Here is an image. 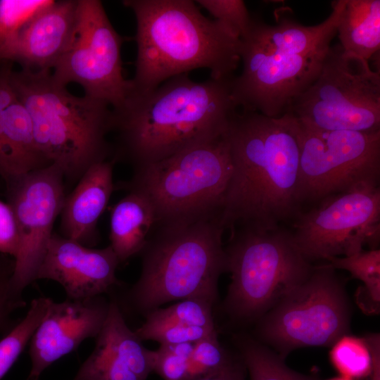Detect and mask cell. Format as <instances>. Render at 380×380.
<instances>
[{
    "label": "cell",
    "instance_id": "obj_1",
    "mask_svg": "<svg viewBox=\"0 0 380 380\" xmlns=\"http://www.w3.org/2000/svg\"><path fill=\"white\" fill-rule=\"evenodd\" d=\"M232 78L196 82L185 73L145 92L130 87L122 103L112 108V159L135 169L223 136L237 110Z\"/></svg>",
    "mask_w": 380,
    "mask_h": 380
},
{
    "label": "cell",
    "instance_id": "obj_2",
    "mask_svg": "<svg viewBox=\"0 0 380 380\" xmlns=\"http://www.w3.org/2000/svg\"><path fill=\"white\" fill-rule=\"evenodd\" d=\"M232 165L220 220L224 229L270 231L295 218L300 146L292 116L232 114L225 132Z\"/></svg>",
    "mask_w": 380,
    "mask_h": 380
},
{
    "label": "cell",
    "instance_id": "obj_3",
    "mask_svg": "<svg viewBox=\"0 0 380 380\" xmlns=\"http://www.w3.org/2000/svg\"><path fill=\"white\" fill-rule=\"evenodd\" d=\"M137 23L135 92L150 91L167 80L198 68L225 80L241 61V40L190 0H124Z\"/></svg>",
    "mask_w": 380,
    "mask_h": 380
},
{
    "label": "cell",
    "instance_id": "obj_4",
    "mask_svg": "<svg viewBox=\"0 0 380 380\" xmlns=\"http://www.w3.org/2000/svg\"><path fill=\"white\" fill-rule=\"evenodd\" d=\"M11 80L16 99L30 117L39 152L65 178L78 181L91 166L110 160L108 104L70 94L55 82L51 70H12Z\"/></svg>",
    "mask_w": 380,
    "mask_h": 380
},
{
    "label": "cell",
    "instance_id": "obj_5",
    "mask_svg": "<svg viewBox=\"0 0 380 380\" xmlns=\"http://www.w3.org/2000/svg\"><path fill=\"white\" fill-rule=\"evenodd\" d=\"M220 215L155 224L142 255L141 275L129 290L134 309L147 313L175 300L197 298L212 304L227 271Z\"/></svg>",
    "mask_w": 380,
    "mask_h": 380
},
{
    "label": "cell",
    "instance_id": "obj_6",
    "mask_svg": "<svg viewBox=\"0 0 380 380\" xmlns=\"http://www.w3.org/2000/svg\"><path fill=\"white\" fill-rule=\"evenodd\" d=\"M133 170L124 189L146 197L161 224L220 215L232 165L224 134Z\"/></svg>",
    "mask_w": 380,
    "mask_h": 380
},
{
    "label": "cell",
    "instance_id": "obj_7",
    "mask_svg": "<svg viewBox=\"0 0 380 380\" xmlns=\"http://www.w3.org/2000/svg\"><path fill=\"white\" fill-rule=\"evenodd\" d=\"M224 248L232 281L227 306L236 317L253 319L271 310L311 274L314 266L297 248L291 231L232 230Z\"/></svg>",
    "mask_w": 380,
    "mask_h": 380
},
{
    "label": "cell",
    "instance_id": "obj_8",
    "mask_svg": "<svg viewBox=\"0 0 380 380\" xmlns=\"http://www.w3.org/2000/svg\"><path fill=\"white\" fill-rule=\"evenodd\" d=\"M287 113L317 129L379 131L380 72L345 53L339 44L330 46L317 77Z\"/></svg>",
    "mask_w": 380,
    "mask_h": 380
},
{
    "label": "cell",
    "instance_id": "obj_9",
    "mask_svg": "<svg viewBox=\"0 0 380 380\" xmlns=\"http://www.w3.org/2000/svg\"><path fill=\"white\" fill-rule=\"evenodd\" d=\"M291 116L300 146L301 205L337 194L379 187L380 130H322Z\"/></svg>",
    "mask_w": 380,
    "mask_h": 380
},
{
    "label": "cell",
    "instance_id": "obj_10",
    "mask_svg": "<svg viewBox=\"0 0 380 380\" xmlns=\"http://www.w3.org/2000/svg\"><path fill=\"white\" fill-rule=\"evenodd\" d=\"M341 282L328 264L288 293L264 317L263 338L282 355L303 346H332L346 334L349 308Z\"/></svg>",
    "mask_w": 380,
    "mask_h": 380
},
{
    "label": "cell",
    "instance_id": "obj_11",
    "mask_svg": "<svg viewBox=\"0 0 380 380\" xmlns=\"http://www.w3.org/2000/svg\"><path fill=\"white\" fill-rule=\"evenodd\" d=\"M122 44L101 1L77 0L72 32L52 77L64 87L77 83L84 96L118 108L131 87L122 74Z\"/></svg>",
    "mask_w": 380,
    "mask_h": 380
},
{
    "label": "cell",
    "instance_id": "obj_12",
    "mask_svg": "<svg viewBox=\"0 0 380 380\" xmlns=\"http://www.w3.org/2000/svg\"><path fill=\"white\" fill-rule=\"evenodd\" d=\"M294 218L293 241L310 262L348 256L380 239L379 187L337 194L323 198Z\"/></svg>",
    "mask_w": 380,
    "mask_h": 380
},
{
    "label": "cell",
    "instance_id": "obj_13",
    "mask_svg": "<svg viewBox=\"0 0 380 380\" xmlns=\"http://www.w3.org/2000/svg\"><path fill=\"white\" fill-rule=\"evenodd\" d=\"M329 46L293 55L267 51L247 37L241 39L243 70L231 84L236 107L270 118L282 116L315 79Z\"/></svg>",
    "mask_w": 380,
    "mask_h": 380
},
{
    "label": "cell",
    "instance_id": "obj_14",
    "mask_svg": "<svg viewBox=\"0 0 380 380\" xmlns=\"http://www.w3.org/2000/svg\"><path fill=\"white\" fill-rule=\"evenodd\" d=\"M64 179L61 169L51 164L4 180L7 203L15 214L20 236L11 277V285L19 293L37 280L66 197Z\"/></svg>",
    "mask_w": 380,
    "mask_h": 380
},
{
    "label": "cell",
    "instance_id": "obj_15",
    "mask_svg": "<svg viewBox=\"0 0 380 380\" xmlns=\"http://www.w3.org/2000/svg\"><path fill=\"white\" fill-rule=\"evenodd\" d=\"M109 305L102 296L51 300L29 343L31 369L27 380H38L46 368L75 350L85 339L96 338Z\"/></svg>",
    "mask_w": 380,
    "mask_h": 380
},
{
    "label": "cell",
    "instance_id": "obj_16",
    "mask_svg": "<svg viewBox=\"0 0 380 380\" xmlns=\"http://www.w3.org/2000/svg\"><path fill=\"white\" fill-rule=\"evenodd\" d=\"M119 264L110 245L101 249L91 248L53 232L37 279L58 282L69 299L93 298L118 284L115 271Z\"/></svg>",
    "mask_w": 380,
    "mask_h": 380
},
{
    "label": "cell",
    "instance_id": "obj_17",
    "mask_svg": "<svg viewBox=\"0 0 380 380\" xmlns=\"http://www.w3.org/2000/svg\"><path fill=\"white\" fill-rule=\"evenodd\" d=\"M96 346L72 380H146L153 372V350L146 349L112 300Z\"/></svg>",
    "mask_w": 380,
    "mask_h": 380
},
{
    "label": "cell",
    "instance_id": "obj_18",
    "mask_svg": "<svg viewBox=\"0 0 380 380\" xmlns=\"http://www.w3.org/2000/svg\"><path fill=\"white\" fill-rule=\"evenodd\" d=\"M77 8V0H50L24 25L8 61L31 71L51 70L70 41Z\"/></svg>",
    "mask_w": 380,
    "mask_h": 380
},
{
    "label": "cell",
    "instance_id": "obj_19",
    "mask_svg": "<svg viewBox=\"0 0 380 380\" xmlns=\"http://www.w3.org/2000/svg\"><path fill=\"white\" fill-rule=\"evenodd\" d=\"M115 161L107 160L91 166L65 197L61 213V235L84 246L96 241V224L115 189Z\"/></svg>",
    "mask_w": 380,
    "mask_h": 380
},
{
    "label": "cell",
    "instance_id": "obj_20",
    "mask_svg": "<svg viewBox=\"0 0 380 380\" xmlns=\"http://www.w3.org/2000/svg\"><path fill=\"white\" fill-rule=\"evenodd\" d=\"M345 3L346 0L333 1L329 17L313 26H305L286 19L276 25L253 20L250 32L245 37L269 51L293 55L316 51L330 46V42L336 34Z\"/></svg>",
    "mask_w": 380,
    "mask_h": 380
},
{
    "label": "cell",
    "instance_id": "obj_21",
    "mask_svg": "<svg viewBox=\"0 0 380 380\" xmlns=\"http://www.w3.org/2000/svg\"><path fill=\"white\" fill-rule=\"evenodd\" d=\"M48 165L35 144L29 113L16 99L0 117V177L5 180Z\"/></svg>",
    "mask_w": 380,
    "mask_h": 380
},
{
    "label": "cell",
    "instance_id": "obj_22",
    "mask_svg": "<svg viewBox=\"0 0 380 380\" xmlns=\"http://www.w3.org/2000/svg\"><path fill=\"white\" fill-rule=\"evenodd\" d=\"M156 222L152 205L141 194L128 191L112 208L110 241L120 264L141 251Z\"/></svg>",
    "mask_w": 380,
    "mask_h": 380
},
{
    "label": "cell",
    "instance_id": "obj_23",
    "mask_svg": "<svg viewBox=\"0 0 380 380\" xmlns=\"http://www.w3.org/2000/svg\"><path fill=\"white\" fill-rule=\"evenodd\" d=\"M336 33L345 53L369 61L380 49V1L346 0Z\"/></svg>",
    "mask_w": 380,
    "mask_h": 380
},
{
    "label": "cell",
    "instance_id": "obj_24",
    "mask_svg": "<svg viewBox=\"0 0 380 380\" xmlns=\"http://www.w3.org/2000/svg\"><path fill=\"white\" fill-rule=\"evenodd\" d=\"M333 269L349 272L352 277L362 281L359 289L357 302L367 313H376L380 305V251L370 249L342 258L334 257L328 260Z\"/></svg>",
    "mask_w": 380,
    "mask_h": 380
},
{
    "label": "cell",
    "instance_id": "obj_25",
    "mask_svg": "<svg viewBox=\"0 0 380 380\" xmlns=\"http://www.w3.org/2000/svg\"><path fill=\"white\" fill-rule=\"evenodd\" d=\"M51 300L46 297L33 299L24 318L0 341V380L30 343Z\"/></svg>",
    "mask_w": 380,
    "mask_h": 380
},
{
    "label": "cell",
    "instance_id": "obj_26",
    "mask_svg": "<svg viewBox=\"0 0 380 380\" xmlns=\"http://www.w3.org/2000/svg\"><path fill=\"white\" fill-rule=\"evenodd\" d=\"M329 357L334 367L343 376L354 379L371 373L372 357L365 338L343 335L332 345Z\"/></svg>",
    "mask_w": 380,
    "mask_h": 380
},
{
    "label": "cell",
    "instance_id": "obj_27",
    "mask_svg": "<svg viewBox=\"0 0 380 380\" xmlns=\"http://www.w3.org/2000/svg\"><path fill=\"white\" fill-rule=\"evenodd\" d=\"M50 0H0V61L10 52L24 25Z\"/></svg>",
    "mask_w": 380,
    "mask_h": 380
},
{
    "label": "cell",
    "instance_id": "obj_28",
    "mask_svg": "<svg viewBox=\"0 0 380 380\" xmlns=\"http://www.w3.org/2000/svg\"><path fill=\"white\" fill-rule=\"evenodd\" d=\"M243 360L251 380H315L293 371L281 357L254 343L243 346Z\"/></svg>",
    "mask_w": 380,
    "mask_h": 380
},
{
    "label": "cell",
    "instance_id": "obj_29",
    "mask_svg": "<svg viewBox=\"0 0 380 380\" xmlns=\"http://www.w3.org/2000/svg\"><path fill=\"white\" fill-rule=\"evenodd\" d=\"M146 317V322L135 331L141 341L153 340L160 345L194 343L203 338L216 334L215 329L190 327Z\"/></svg>",
    "mask_w": 380,
    "mask_h": 380
},
{
    "label": "cell",
    "instance_id": "obj_30",
    "mask_svg": "<svg viewBox=\"0 0 380 380\" xmlns=\"http://www.w3.org/2000/svg\"><path fill=\"white\" fill-rule=\"evenodd\" d=\"M212 305L205 300L191 298L181 300L166 308L154 310L146 316L190 327L215 329Z\"/></svg>",
    "mask_w": 380,
    "mask_h": 380
},
{
    "label": "cell",
    "instance_id": "obj_31",
    "mask_svg": "<svg viewBox=\"0 0 380 380\" xmlns=\"http://www.w3.org/2000/svg\"><path fill=\"white\" fill-rule=\"evenodd\" d=\"M234 361L220 346L217 334L194 343L189 365V380L219 372Z\"/></svg>",
    "mask_w": 380,
    "mask_h": 380
},
{
    "label": "cell",
    "instance_id": "obj_32",
    "mask_svg": "<svg viewBox=\"0 0 380 380\" xmlns=\"http://www.w3.org/2000/svg\"><path fill=\"white\" fill-rule=\"evenodd\" d=\"M196 4L208 11L230 33L240 40L250 32L253 19L242 0H198Z\"/></svg>",
    "mask_w": 380,
    "mask_h": 380
},
{
    "label": "cell",
    "instance_id": "obj_33",
    "mask_svg": "<svg viewBox=\"0 0 380 380\" xmlns=\"http://www.w3.org/2000/svg\"><path fill=\"white\" fill-rule=\"evenodd\" d=\"M194 343L160 345L153 353V372L163 380H189V365Z\"/></svg>",
    "mask_w": 380,
    "mask_h": 380
},
{
    "label": "cell",
    "instance_id": "obj_34",
    "mask_svg": "<svg viewBox=\"0 0 380 380\" xmlns=\"http://www.w3.org/2000/svg\"><path fill=\"white\" fill-rule=\"evenodd\" d=\"M14 269V259L6 255L0 256V332L11 331L18 324L13 322L11 315L16 310L25 305L22 293L16 291L11 285Z\"/></svg>",
    "mask_w": 380,
    "mask_h": 380
},
{
    "label": "cell",
    "instance_id": "obj_35",
    "mask_svg": "<svg viewBox=\"0 0 380 380\" xmlns=\"http://www.w3.org/2000/svg\"><path fill=\"white\" fill-rule=\"evenodd\" d=\"M20 236L15 214L8 203L0 200V253L17 257Z\"/></svg>",
    "mask_w": 380,
    "mask_h": 380
},
{
    "label": "cell",
    "instance_id": "obj_36",
    "mask_svg": "<svg viewBox=\"0 0 380 380\" xmlns=\"http://www.w3.org/2000/svg\"><path fill=\"white\" fill-rule=\"evenodd\" d=\"M11 68L8 65L0 68V117L8 106L16 101L11 80Z\"/></svg>",
    "mask_w": 380,
    "mask_h": 380
},
{
    "label": "cell",
    "instance_id": "obj_37",
    "mask_svg": "<svg viewBox=\"0 0 380 380\" xmlns=\"http://www.w3.org/2000/svg\"><path fill=\"white\" fill-rule=\"evenodd\" d=\"M194 380H245L243 369L241 365L234 362L224 369Z\"/></svg>",
    "mask_w": 380,
    "mask_h": 380
},
{
    "label": "cell",
    "instance_id": "obj_38",
    "mask_svg": "<svg viewBox=\"0 0 380 380\" xmlns=\"http://www.w3.org/2000/svg\"><path fill=\"white\" fill-rule=\"evenodd\" d=\"M328 380H353V379H350V378H347V377H345V376H341L331 378V379H328Z\"/></svg>",
    "mask_w": 380,
    "mask_h": 380
}]
</instances>
